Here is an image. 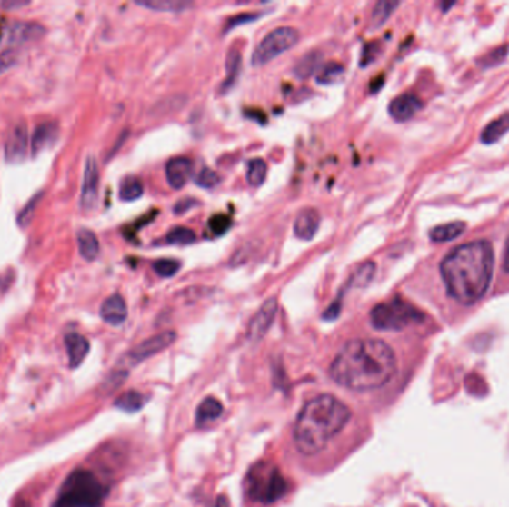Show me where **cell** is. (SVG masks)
Listing matches in <instances>:
<instances>
[{
    "label": "cell",
    "mask_w": 509,
    "mask_h": 507,
    "mask_svg": "<svg viewBox=\"0 0 509 507\" xmlns=\"http://www.w3.org/2000/svg\"><path fill=\"white\" fill-rule=\"evenodd\" d=\"M398 371V360L389 343L382 340L345 343L329 368L338 385L352 392H370L389 384Z\"/></svg>",
    "instance_id": "1"
},
{
    "label": "cell",
    "mask_w": 509,
    "mask_h": 507,
    "mask_svg": "<svg viewBox=\"0 0 509 507\" xmlns=\"http://www.w3.org/2000/svg\"><path fill=\"white\" fill-rule=\"evenodd\" d=\"M494 254L489 242L466 243L441 262V275L453 299L464 305L478 303L489 291Z\"/></svg>",
    "instance_id": "2"
},
{
    "label": "cell",
    "mask_w": 509,
    "mask_h": 507,
    "mask_svg": "<svg viewBox=\"0 0 509 507\" xmlns=\"http://www.w3.org/2000/svg\"><path fill=\"white\" fill-rule=\"evenodd\" d=\"M350 418L349 406L333 394L313 397L296 418L294 427L296 450L307 457L319 454L344 430Z\"/></svg>",
    "instance_id": "3"
},
{
    "label": "cell",
    "mask_w": 509,
    "mask_h": 507,
    "mask_svg": "<svg viewBox=\"0 0 509 507\" xmlns=\"http://www.w3.org/2000/svg\"><path fill=\"white\" fill-rule=\"evenodd\" d=\"M106 495L107 488L93 472L78 469L65 481L53 507H100Z\"/></svg>",
    "instance_id": "4"
},
{
    "label": "cell",
    "mask_w": 509,
    "mask_h": 507,
    "mask_svg": "<svg viewBox=\"0 0 509 507\" xmlns=\"http://www.w3.org/2000/svg\"><path fill=\"white\" fill-rule=\"evenodd\" d=\"M247 494L259 503H274L288 491V482L277 467L270 462H258L246 478Z\"/></svg>",
    "instance_id": "5"
},
{
    "label": "cell",
    "mask_w": 509,
    "mask_h": 507,
    "mask_svg": "<svg viewBox=\"0 0 509 507\" xmlns=\"http://www.w3.org/2000/svg\"><path fill=\"white\" fill-rule=\"evenodd\" d=\"M424 315L404 299L378 303L371 310L370 319L378 331H403L410 324L420 323Z\"/></svg>",
    "instance_id": "6"
},
{
    "label": "cell",
    "mask_w": 509,
    "mask_h": 507,
    "mask_svg": "<svg viewBox=\"0 0 509 507\" xmlns=\"http://www.w3.org/2000/svg\"><path fill=\"white\" fill-rule=\"evenodd\" d=\"M300 41V32L294 27H279L268 33L261 44L254 49L252 65L261 67L273 62L275 57L286 53Z\"/></svg>",
    "instance_id": "7"
},
{
    "label": "cell",
    "mask_w": 509,
    "mask_h": 507,
    "mask_svg": "<svg viewBox=\"0 0 509 507\" xmlns=\"http://www.w3.org/2000/svg\"><path fill=\"white\" fill-rule=\"evenodd\" d=\"M29 130H27V124L21 123L15 124L8 135H6V142H5V161L11 164V165H18V164L25 163V158L29 155Z\"/></svg>",
    "instance_id": "8"
},
{
    "label": "cell",
    "mask_w": 509,
    "mask_h": 507,
    "mask_svg": "<svg viewBox=\"0 0 509 507\" xmlns=\"http://www.w3.org/2000/svg\"><path fill=\"white\" fill-rule=\"evenodd\" d=\"M176 341V333L172 331L163 332L158 335L149 338V340L140 343L137 347L133 348L127 356L124 357V362L128 364H137L149 357L155 356L165 348L170 347Z\"/></svg>",
    "instance_id": "9"
},
{
    "label": "cell",
    "mask_w": 509,
    "mask_h": 507,
    "mask_svg": "<svg viewBox=\"0 0 509 507\" xmlns=\"http://www.w3.org/2000/svg\"><path fill=\"white\" fill-rule=\"evenodd\" d=\"M99 165L95 156H86L85 165H84L83 186H81V198L79 204L81 209L91 210L97 203L99 196Z\"/></svg>",
    "instance_id": "10"
},
{
    "label": "cell",
    "mask_w": 509,
    "mask_h": 507,
    "mask_svg": "<svg viewBox=\"0 0 509 507\" xmlns=\"http://www.w3.org/2000/svg\"><path fill=\"white\" fill-rule=\"evenodd\" d=\"M277 299L270 298L267 303H263V307L259 308L258 313L252 317L251 323L247 327V338L251 341L263 340L265 333L270 331L273 322H274L275 314H277Z\"/></svg>",
    "instance_id": "11"
},
{
    "label": "cell",
    "mask_w": 509,
    "mask_h": 507,
    "mask_svg": "<svg viewBox=\"0 0 509 507\" xmlns=\"http://www.w3.org/2000/svg\"><path fill=\"white\" fill-rule=\"evenodd\" d=\"M45 35V29L37 23H14L9 25L8 44L11 46H21L29 42L39 41Z\"/></svg>",
    "instance_id": "12"
},
{
    "label": "cell",
    "mask_w": 509,
    "mask_h": 507,
    "mask_svg": "<svg viewBox=\"0 0 509 507\" xmlns=\"http://www.w3.org/2000/svg\"><path fill=\"white\" fill-rule=\"evenodd\" d=\"M128 308L121 294H111L100 307V317L111 326H121L127 320Z\"/></svg>",
    "instance_id": "13"
},
{
    "label": "cell",
    "mask_w": 509,
    "mask_h": 507,
    "mask_svg": "<svg viewBox=\"0 0 509 507\" xmlns=\"http://www.w3.org/2000/svg\"><path fill=\"white\" fill-rule=\"evenodd\" d=\"M193 161L185 156H176L167 163L165 176L173 189H182L193 176Z\"/></svg>",
    "instance_id": "14"
},
{
    "label": "cell",
    "mask_w": 509,
    "mask_h": 507,
    "mask_svg": "<svg viewBox=\"0 0 509 507\" xmlns=\"http://www.w3.org/2000/svg\"><path fill=\"white\" fill-rule=\"evenodd\" d=\"M422 109V100L414 94H403L392 100L389 114L396 123L410 121Z\"/></svg>",
    "instance_id": "15"
},
{
    "label": "cell",
    "mask_w": 509,
    "mask_h": 507,
    "mask_svg": "<svg viewBox=\"0 0 509 507\" xmlns=\"http://www.w3.org/2000/svg\"><path fill=\"white\" fill-rule=\"evenodd\" d=\"M321 226V214L316 209H304L296 216L294 233L304 242H310Z\"/></svg>",
    "instance_id": "16"
},
{
    "label": "cell",
    "mask_w": 509,
    "mask_h": 507,
    "mask_svg": "<svg viewBox=\"0 0 509 507\" xmlns=\"http://www.w3.org/2000/svg\"><path fill=\"white\" fill-rule=\"evenodd\" d=\"M58 125L54 121H46L41 123L35 128L34 135H32V155L37 156L41 152L45 151L48 147L53 146L57 140Z\"/></svg>",
    "instance_id": "17"
},
{
    "label": "cell",
    "mask_w": 509,
    "mask_h": 507,
    "mask_svg": "<svg viewBox=\"0 0 509 507\" xmlns=\"http://www.w3.org/2000/svg\"><path fill=\"white\" fill-rule=\"evenodd\" d=\"M65 345H66L67 356H69L70 368H78L90 352V341L81 333L72 332L65 336Z\"/></svg>",
    "instance_id": "18"
},
{
    "label": "cell",
    "mask_w": 509,
    "mask_h": 507,
    "mask_svg": "<svg viewBox=\"0 0 509 507\" xmlns=\"http://www.w3.org/2000/svg\"><path fill=\"white\" fill-rule=\"evenodd\" d=\"M79 254L85 261H95L100 254L99 238L91 229L81 228L76 233Z\"/></svg>",
    "instance_id": "19"
},
{
    "label": "cell",
    "mask_w": 509,
    "mask_h": 507,
    "mask_svg": "<svg viewBox=\"0 0 509 507\" xmlns=\"http://www.w3.org/2000/svg\"><path fill=\"white\" fill-rule=\"evenodd\" d=\"M322 54L319 51H310L305 54L304 57L300 58V62L296 63L294 67V75L298 79H307L322 69Z\"/></svg>",
    "instance_id": "20"
},
{
    "label": "cell",
    "mask_w": 509,
    "mask_h": 507,
    "mask_svg": "<svg viewBox=\"0 0 509 507\" xmlns=\"http://www.w3.org/2000/svg\"><path fill=\"white\" fill-rule=\"evenodd\" d=\"M242 70V54L238 49H231L226 55V78L221 86V94H225L235 85Z\"/></svg>",
    "instance_id": "21"
},
{
    "label": "cell",
    "mask_w": 509,
    "mask_h": 507,
    "mask_svg": "<svg viewBox=\"0 0 509 507\" xmlns=\"http://www.w3.org/2000/svg\"><path fill=\"white\" fill-rule=\"evenodd\" d=\"M136 5L160 13H184L185 9L194 6L193 2H186V0H146V2H136Z\"/></svg>",
    "instance_id": "22"
},
{
    "label": "cell",
    "mask_w": 509,
    "mask_h": 507,
    "mask_svg": "<svg viewBox=\"0 0 509 507\" xmlns=\"http://www.w3.org/2000/svg\"><path fill=\"white\" fill-rule=\"evenodd\" d=\"M509 131V114H502L494 119L481 133V142L485 144H496Z\"/></svg>",
    "instance_id": "23"
},
{
    "label": "cell",
    "mask_w": 509,
    "mask_h": 507,
    "mask_svg": "<svg viewBox=\"0 0 509 507\" xmlns=\"http://www.w3.org/2000/svg\"><path fill=\"white\" fill-rule=\"evenodd\" d=\"M222 411H224V406H222L221 402L215 397H207L205 401L200 403L197 409V425H205L209 422L218 420L222 415Z\"/></svg>",
    "instance_id": "24"
},
{
    "label": "cell",
    "mask_w": 509,
    "mask_h": 507,
    "mask_svg": "<svg viewBox=\"0 0 509 507\" xmlns=\"http://www.w3.org/2000/svg\"><path fill=\"white\" fill-rule=\"evenodd\" d=\"M464 229H466V225H464V222H450V224H445V225L435 226L429 233V237H431L432 242L435 243L452 242L454 238L462 235Z\"/></svg>",
    "instance_id": "25"
},
{
    "label": "cell",
    "mask_w": 509,
    "mask_h": 507,
    "mask_svg": "<svg viewBox=\"0 0 509 507\" xmlns=\"http://www.w3.org/2000/svg\"><path fill=\"white\" fill-rule=\"evenodd\" d=\"M345 67L340 63L331 62L322 65L319 74L316 75V82L319 85H334L344 78Z\"/></svg>",
    "instance_id": "26"
},
{
    "label": "cell",
    "mask_w": 509,
    "mask_h": 507,
    "mask_svg": "<svg viewBox=\"0 0 509 507\" xmlns=\"http://www.w3.org/2000/svg\"><path fill=\"white\" fill-rule=\"evenodd\" d=\"M144 195V184L139 177L130 176L119 184V198L123 201H136L140 196Z\"/></svg>",
    "instance_id": "27"
},
{
    "label": "cell",
    "mask_w": 509,
    "mask_h": 507,
    "mask_svg": "<svg viewBox=\"0 0 509 507\" xmlns=\"http://www.w3.org/2000/svg\"><path fill=\"white\" fill-rule=\"evenodd\" d=\"M145 403H146V397L135 390L123 393L115 401L116 408L123 409L125 413H136L139 409L144 408Z\"/></svg>",
    "instance_id": "28"
},
{
    "label": "cell",
    "mask_w": 509,
    "mask_h": 507,
    "mask_svg": "<svg viewBox=\"0 0 509 507\" xmlns=\"http://www.w3.org/2000/svg\"><path fill=\"white\" fill-rule=\"evenodd\" d=\"M398 6L399 2H391V0H380V2H377L373 9V16H371V25H373L374 29L382 27Z\"/></svg>",
    "instance_id": "29"
},
{
    "label": "cell",
    "mask_w": 509,
    "mask_h": 507,
    "mask_svg": "<svg viewBox=\"0 0 509 507\" xmlns=\"http://www.w3.org/2000/svg\"><path fill=\"white\" fill-rule=\"evenodd\" d=\"M375 271H377V265L374 262H365L362 263L356 271H354V275L350 278L349 287H366L373 282L374 277H375Z\"/></svg>",
    "instance_id": "30"
},
{
    "label": "cell",
    "mask_w": 509,
    "mask_h": 507,
    "mask_svg": "<svg viewBox=\"0 0 509 507\" xmlns=\"http://www.w3.org/2000/svg\"><path fill=\"white\" fill-rule=\"evenodd\" d=\"M267 173V163L261 160V158H254V160H252L251 163L247 164V184L254 186V188H258V186H261V184L265 182Z\"/></svg>",
    "instance_id": "31"
},
{
    "label": "cell",
    "mask_w": 509,
    "mask_h": 507,
    "mask_svg": "<svg viewBox=\"0 0 509 507\" xmlns=\"http://www.w3.org/2000/svg\"><path fill=\"white\" fill-rule=\"evenodd\" d=\"M44 191L37 193L36 195L32 196L27 204L20 210L17 216V224L20 228H27L30 225V222L34 221L35 213H36L37 207H39V203H41L42 198H44Z\"/></svg>",
    "instance_id": "32"
},
{
    "label": "cell",
    "mask_w": 509,
    "mask_h": 507,
    "mask_svg": "<svg viewBox=\"0 0 509 507\" xmlns=\"http://www.w3.org/2000/svg\"><path fill=\"white\" fill-rule=\"evenodd\" d=\"M195 240H197L195 233H194L193 229L185 228V226L173 228L167 234V237H165V242L169 243V244H193V243H195Z\"/></svg>",
    "instance_id": "33"
},
{
    "label": "cell",
    "mask_w": 509,
    "mask_h": 507,
    "mask_svg": "<svg viewBox=\"0 0 509 507\" xmlns=\"http://www.w3.org/2000/svg\"><path fill=\"white\" fill-rule=\"evenodd\" d=\"M181 262L175 259H160L154 262V271L160 277L170 278L177 274V271L181 270Z\"/></svg>",
    "instance_id": "34"
},
{
    "label": "cell",
    "mask_w": 509,
    "mask_h": 507,
    "mask_svg": "<svg viewBox=\"0 0 509 507\" xmlns=\"http://www.w3.org/2000/svg\"><path fill=\"white\" fill-rule=\"evenodd\" d=\"M219 180L221 179H219L218 173L214 172L212 168L205 167L198 173L197 177H195V184L200 188L214 189L219 184Z\"/></svg>",
    "instance_id": "35"
},
{
    "label": "cell",
    "mask_w": 509,
    "mask_h": 507,
    "mask_svg": "<svg viewBox=\"0 0 509 507\" xmlns=\"http://www.w3.org/2000/svg\"><path fill=\"white\" fill-rule=\"evenodd\" d=\"M506 55H508V46H501V48H496L492 53L485 54L484 57H481L480 65L483 67H493V65H497L499 63L504 62Z\"/></svg>",
    "instance_id": "36"
},
{
    "label": "cell",
    "mask_w": 509,
    "mask_h": 507,
    "mask_svg": "<svg viewBox=\"0 0 509 507\" xmlns=\"http://www.w3.org/2000/svg\"><path fill=\"white\" fill-rule=\"evenodd\" d=\"M231 226V219L225 214H216L209 221V228L214 231L215 235L225 234Z\"/></svg>",
    "instance_id": "37"
},
{
    "label": "cell",
    "mask_w": 509,
    "mask_h": 507,
    "mask_svg": "<svg viewBox=\"0 0 509 507\" xmlns=\"http://www.w3.org/2000/svg\"><path fill=\"white\" fill-rule=\"evenodd\" d=\"M18 55L14 49H8L5 53L0 54V75H4L6 70L11 69L17 65Z\"/></svg>",
    "instance_id": "38"
},
{
    "label": "cell",
    "mask_w": 509,
    "mask_h": 507,
    "mask_svg": "<svg viewBox=\"0 0 509 507\" xmlns=\"http://www.w3.org/2000/svg\"><path fill=\"white\" fill-rule=\"evenodd\" d=\"M259 16H261V14H243V15L235 16L228 23V29H235L237 25H245V23H249V21L258 20Z\"/></svg>",
    "instance_id": "39"
},
{
    "label": "cell",
    "mask_w": 509,
    "mask_h": 507,
    "mask_svg": "<svg viewBox=\"0 0 509 507\" xmlns=\"http://www.w3.org/2000/svg\"><path fill=\"white\" fill-rule=\"evenodd\" d=\"M197 204V200H194V198H185V200H181L175 205V213H176V214H185L188 210L193 209V207H195Z\"/></svg>",
    "instance_id": "40"
},
{
    "label": "cell",
    "mask_w": 509,
    "mask_h": 507,
    "mask_svg": "<svg viewBox=\"0 0 509 507\" xmlns=\"http://www.w3.org/2000/svg\"><path fill=\"white\" fill-rule=\"evenodd\" d=\"M341 313V296L335 299L331 305H329L328 310L324 313V320H334L337 319Z\"/></svg>",
    "instance_id": "41"
},
{
    "label": "cell",
    "mask_w": 509,
    "mask_h": 507,
    "mask_svg": "<svg viewBox=\"0 0 509 507\" xmlns=\"http://www.w3.org/2000/svg\"><path fill=\"white\" fill-rule=\"evenodd\" d=\"M29 2H15V0H11V2H4L0 0V9H17L23 8V6H27Z\"/></svg>",
    "instance_id": "42"
},
{
    "label": "cell",
    "mask_w": 509,
    "mask_h": 507,
    "mask_svg": "<svg viewBox=\"0 0 509 507\" xmlns=\"http://www.w3.org/2000/svg\"><path fill=\"white\" fill-rule=\"evenodd\" d=\"M504 270L509 273V235L506 238L505 252H504Z\"/></svg>",
    "instance_id": "43"
},
{
    "label": "cell",
    "mask_w": 509,
    "mask_h": 507,
    "mask_svg": "<svg viewBox=\"0 0 509 507\" xmlns=\"http://www.w3.org/2000/svg\"><path fill=\"white\" fill-rule=\"evenodd\" d=\"M15 507H29L27 502H20V503L15 504Z\"/></svg>",
    "instance_id": "44"
}]
</instances>
